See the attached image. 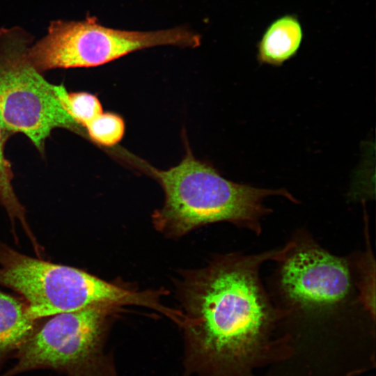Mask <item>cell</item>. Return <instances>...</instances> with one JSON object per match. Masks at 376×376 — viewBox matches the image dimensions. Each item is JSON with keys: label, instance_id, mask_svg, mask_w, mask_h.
<instances>
[{"label": "cell", "instance_id": "1", "mask_svg": "<svg viewBox=\"0 0 376 376\" xmlns=\"http://www.w3.org/2000/svg\"><path fill=\"white\" fill-rule=\"evenodd\" d=\"M285 250L221 255L186 274L179 289L184 376H260L282 360L288 314L270 300L260 269Z\"/></svg>", "mask_w": 376, "mask_h": 376}, {"label": "cell", "instance_id": "2", "mask_svg": "<svg viewBox=\"0 0 376 376\" xmlns=\"http://www.w3.org/2000/svg\"><path fill=\"white\" fill-rule=\"evenodd\" d=\"M146 167L165 195L163 206L153 213V225L171 237L221 221L259 235L263 218L272 212L263 203L265 198L281 196L298 203L284 189H260L228 180L208 163L196 159L189 148L175 166L164 171L148 164Z\"/></svg>", "mask_w": 376, "mask_h": 376}, {"label": "cell", "instance_id": "3", "mask_svg": "<svg viewBox=\"0 0 376 376\" xmlns=\"http://www.w3.org/2000/svg\"><path fill=\"white\" fill-rule=\"evenodd\" d=\"M0 285L26 299L30 317L41 318L96 305L144 306L167 318L174 309L161 302L164 292L136 290L83 270L31 258L0 244Z\"/></svg>", "mask_w": 376, "mask_h": 376}, {"label": "cell", "instance_id": "4", "mask_svg": "<svg viewBox=\"0 0 376 376\" xmlns=\"http://www.w3.org/2000/svg\"><path fill=\"white\" fill-rule=\"evenodd\" d=\"M119 308L96 305L53 315L36 328L13 356L15 364L0 376L45 368L67 376H118L104 346L111 317Z\"/></svg>", "mask_w": 376, "mask_h": 376}, {"label": "cell", "instance_id": "5", "mask_svg": "<svg viewBox=\"0 0 376 376\" xmlns=\"http://www.w3.org/2000/svg\"><path fill=\"white\" fill-rule=\"evenodd\" d=\"M32 36L19 26L0 29V121L5 131L21 132L42 151L56 127H79L49 83L31 64Z\"/></svg>", "mask_w": 376, "mask_h": 376}, {"label": "cell", "instance_id": "6", "mask_svg": "<svg viewBox=\"0 0 376 376\" xmlns=\"http://www.w3.org/2000/svg\"><path fill=\"white\" fill-rule=\"evenodd\" d=\"M194 33L183 28L155 31L111 29L89 17L82 21L54 20L45 36L32 43L28 57L40 72L55 68L98 66L129 53L155 46L190 47Z\"/></svg>", "mask_w": 376, "mask_h": 376}, {"label": "cell", "instance_id": "7", "mask_svg": "<svg viewBox=\"0 0 376 376\" xmlns=\"http://www.w3.org/2000/svg\"><path fill=\"white\" fill-rule=\"evenodd\" d=\"M277 263L281 309L322 311L342 304L350 297L354 279L348 258L335 256L309 234L297 232L286 244Z\"/></svg>", "mask_w": 376, "mask_h": 376}, {"label": "cell", "instance_id": "8", "mask_svg": "<svg viewBox=\"0 0 376 376\" xmlns=\"http://www.w3.org/2000/svg\"><path fill=\"white\" fill-rule=\"evenodd\" d=\"M36 328L26 303L0 291V371Z\"/></svg>", "mask_w": 376, "mask_h": 376}, {"label": "cell", "instance_id": "9", "mask_svg": "<svg viewBox=\"0 0 376 376\" xmlns=\"http://www.w3.org/2000/svg\"><path fill=\"white\" fill-rule=\"evenodd\" d=\"M303 39L297 17L290 15L274 20L265 30L258 45L260 63L279 66L296 54Z\"/></svg>", "mask_w": 376, "mask_h": 376}, {"label": "cell", "instance_id": "10", "mask_svg": "<svg viewBox=\"0 0 376 376\" xmlns=\"http://www.w3.org/2000/svg\"><path fill=\"white\" fill-rule=\"evenodd\" d=\"M367 222L366 220V251L349 260L356 278L354 283L357 287V301L375 321V261L370 245Z\"/></svg>", "mask_w": 376, "mask_h": 376}, {"label": "cell", "instance_id": "11", "mask_svg": "<svg viewBox=\"0 0 376 376\" xmlns=\"http://www.w3.org/2000/svg\"><path fill=\"white\" fill-rule=\"evenodd\" d=\"M54 90L63 109L79 125L85 127L103 112L100 100L93 94L84 92L69 93L63 84L54 85Z\"/></svg>", "mask_w": 376, "mask_h": 376}, {"label": "cell", "instance_id": "12", "mask_svg": "<svg viewBox=\"0 0 376 376\" xmlns=\"http://www.w3.org/2000/svg\"><path fill=\"white\" fill-rule=\"evenodd\" d=\"M4 133L5 130L0 121V201L10 217L19 219L26 230L29 231L24 209L17 198L12 186L13 174L10 164L4 155Z\"/></svg>", "mask_w": 376, "mask_h": 376}, {"label": "cell", "instance_id": "13", "mask_svg": "<svg viewBox=\"0 0 376 376\" xmlns=\"http://www.w3.org/2000/svg\"><path fill=\"white\" fill-rule=\"evenodd\" d=\"M85 127L94 141L106 146L118 143L123 138L125 128L123 119L111 112H102Z\"/></svg>", "mask_w": 376, "mask_h": 376}]
</instances>
